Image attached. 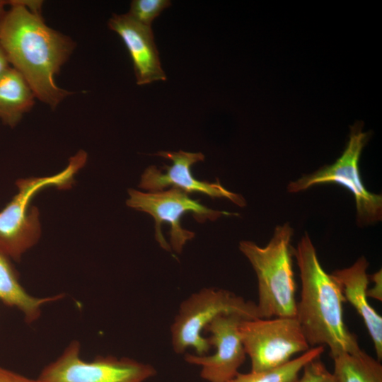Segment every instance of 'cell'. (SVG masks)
Masks as SVG:
<instances>
[{
  "instance_id": "4fadbf2b",
  "label": "cell",
  "mask_w": 382,
  "mask_h": 382,
  "mask_svg": "<svg viewBox=\"0 0 382 382\" xmlns=\"http://www.w3.org/2000/svg\"><path fill=\"white\" fill-rule=\"evenodd\" d=\"M369 262L361 256L349 267L333 271L330 274L340 287L345 301L350 303L363 319L372 340L377 359H382V317L368 301Z\"/></svg>"
},
{
  "instance_id": "e0dca14e",
  "label": "cell",
  "mask_w": 382,
  "mask_h": 382,
  "mask_svg": "<svg viewBox=\"0 0 382 382\" xmlns=\"http://www.w3.org/2000/svg\"><path fill=\"white\" fill-rule=\"evenodd\" d=\"M324 349L323 346L314 347L281 366L265 371L238 373L226 382H295L304 366L320 357Z\"/></svg>"
},
{
  "instance_id": "9a60e30c",
  "label": "cell",
  "mask_w": 382,
  "mask_h": 382,
  "mask_svg": "<svg viewBox=\"0 0 382 382\" xmlns=\"http://www.w3.org/2000/svg\"><path fill=\"white\" fill-rule=\"evenodd\" d=\"M35 96L23 76L10 66L0 76V120L16 127L35 103Z\"/></svg>"
},
{
  "instance_id": "5bb4252c",
  "label": "cell",
  "mask_w": 382,
  "mask_h": 382,
  "mask_svg": "<svg viewBox=\"0 0 382 382\" xmlns=\"http://www.w3.org/2000/svg\"><path fill=\"white\" fill-rule=\"evenodd\" d=\"M63 296L61 294L43 298L31 296L20 284L10 258L0 250V301L21 311L26 323H32L39 318L44 304Z\"/></svg>"
},
{
  "instance_id": "9c48e42d",
  "label": "cell",
  "mask_w": 382,
  "mask_h": 382,
  "mask_svg": "<svg viewBox=\"0 0 382 382\" xmlns=\"http://www.w3.org/2000/svg\"><path fill=\"white\" fill-rule=\"evenodd\" d=\"M81 345L72 341L40 374V382H145L156 374L151 364L129 357L98 356L87 361L80 357Z\"/></svg>"
},
{
  "instance_id": "7402d4cb",
  "label": "cell",
  "mask_w": 382,
  "mask_h": 382,
  "mask_svg": "<svg viewBox=\"0 0 382 382\" xmlns=\"http://www.w3.org/2000/svg\"><path fill=\"white\" fill-rule=\"evenodd\" d=\"M10 66L7 57L0 45V76Z\"/></svg>"
},
{
  "instance_id": "3957f363",
  "label": "cell",
  "mask_w": 382,
  "mask_h": 382,
  "mask_svg": "<svg viewBox=\"0 0 382 382\" xmlns=\"http://www.w3.org/2000/svg\"><path fill=\"white\" fill-rule=\"evenodd\" d=\"M294 229L286 222L276 226L264 247L250 241L239 243V250L248 260L257 279L260 318L296 317V282L292 268Z\"/></svg>"
},
{
  "instance_id": "7c38bea8",
  "label": "cell",
  "mask_w": 382,
  "mask_h": 382,
  "mask_svg": "<svg viewBox=\"0 0 382 382\" xmlns=\"http://www.w3.org/2000/svg\"><path fill=\"white\" fill-rule=\"evenodd\" d=\"M108 27L117 33L132 58L137 83L144 85L166 80L161 68L152 29L132 19L126 14H113Z\"/></svg>"
},
{
  "instance_id": "277c9868",
  "label": "cell",
  "mask_w": 382,
  "mask_h": 382,
  "mask_svg": "<svg viewBox=\"0 0 382 382\" xmlns=\"http://www.w3.org/2000/svg\"><path fill=\"white\" fill-rule=\"evenodd\" d=\"M87 154L81 150L69 158L67 166L57 174L19 179L18 192L0 212V250L9 258L19 261L33 247L41 234L38 209L30 205L31 199L47 187L66 188L74 175L85 165Z\"/></svg>"
},
{
  "instance_id": "2e32d148",
  "label": "cell",
  "mask_w": 382,
  "mask_h": 382,
  "mask_svg": "<svg viewBox=\"0 0 382 382\" xmlns=\"http://www.w3.org/2000/svg\"><path fill=\"white\" fill-rule=\"evenodd\" d=\"M336 382H382L381 361L361 349L331 356Z\"/></svg>"
},
{
  "instance_id": "ba28073f",
  "label": "cell",
  "mask_w": 382,
  "mask_h": 382,
  "mask_svg": "<svg viewBox=\"0 0 382 382\" xmlns=\"http://www.w3.org/2000/svg\"><path fill=\"white\" fill-rule=\"evenodd\" d=\"M238 330L251 371L274 369L311 348L296 317L243 319Z\"/></svg>"
},
{
  "instance_id": "ac0fdd59",
  "label": "cell",
  "mask_w": 382,
  "mask_h": 382,
  "mask_svg": "<svg viewBox=\"0 0 382 382\" xmlns=\"http://www.w3.org/2000/svg\"><path fill=\"white\" fill-rule=\"evenodd\" d=\"M170 4L168 0H134L127 14L137 23L151 28L153 21Z\"/></svg>"
},
{
  "instance_id": "603a6c76",
  "label": "cell",
  "mask_w": 382,
  "mask_h": 382,
  "mask_svg": "<svg viewBox=\"0 0 382 382\" xmlns=\"http://www.w3.org/2000/svg\"><path fill=\"white\" fill-rule=\"evenodd\" d=\"M8 5V1L0 0V25Z\"/></svg>"
},
{
  "instance_id": "52a82bcc",
  "label": "cell",
  "mask_w": 382,
  "mask_h": 382,
  "mask_svg": "<svg viewBox=\"0 0 382 382\" xmlns=\"http://www.w3.org/2000/svg\"><path fill=\"white\" fill-rule=\"evenodd\" d=\"M127 205L146 212L155 221V237L161 247L168 251L171 248L181 253L186 243L195 237V233L181 226V218L192 213L199 223L215 221L222 216L238 215L224 211L212 209L190 197L189 194L173 187L158 192L128 190Z\"/></svg>"
},
{
  "instance_id": "6da1fadb",
  "label": "cell",
  "mask_w": 382,
  "mask_h": 382,
  "mask_svg": "<svg viewBox=\"0 0 382 382\" xmlns=\"http://www.w3.org/2000/svg\"><path fill=\"white\" fill-rule=\"evenodd\" d=\"M0 25V45L8 62L25 79L35 98L52 109L71 93L55 76L75 47L68 36L47 26L21 0L8 1Z\"/></svg>"
},
{
  "instance_id": "44dd1931",
  "label": "cell",
  "mask_w": 382,
  "mask_h": 382,
  "mask_svg": "<svg viewBox=\"0 0 382 382\" xmlns=\"http://www.w3.org/2000/svg\"><path fill=\"white\" fill-rule=\"evenodd\" d=\"M0 382H40L0 366Z\"/></svg>"
},
{
  "instance_id": "ffe728a7",
  "label": "cell",
  "mask_w": 382,
  "mask_h": 382,
  "mask_svg": "<svg viewBox=\"0 0 382 382\" xmlns=\"http://www.w3.org/2000/svg\"><path fill=\"white\" fill-rule=\"evenodd\" d=\"M371 280L374 282V286L371 289H367L368 298H373L378 301H382V272L378 270L370 277Z\"/></svg>"
},
{
  "instance_id": "8fae6325",
  "label": "cell",
  "mask_w": 382,
  "mask_h": 382,
  "mask_svg": "<svg viewBox=\"0 0 382 382\" xmlns=\"http://www.w3.org/2000/svg\"><path fill=\"white\" fill-rule=\"evenodd\" d=\"M156 155L170 160L172 165H163L161 168L155 166L146 168L141 175L139 185L141 189L147 192H158L173 187L189 195L195 192L212 199L226 198L241 207L246 205V201L241 195L228 190L218 179L215 183H210L199 180L192 175V165L204 159L202 153L161 151Z\"/></svg>"
},
{
  "instance_id": "30bf717a",
  "label": "cell",
  "mask_w": 382,
  "mask_h": 382,
  "mask_svg": "<svg viewBox=\"0 0 382 382\" xmlns=\"http://www.w3.org/2000/svg\"><path fill=\"white\" fill-rule=\"evenodd\" d=\"M245 318L238 313H221L204 328L210 332L209 345L216 349L212 355L185 354V361L200 367L199 375L207 382H226L238 374L246 353L240 336L239 325Z\"/></svg>"
},
{
  "instance_id": "7a4b0ae2",
  "label": "cell",
  "mask_w": 382,
  "mask_h": 382,
  "mask_svg": "<svg viewBox=\"0 0 382 382\" xmlns=\"http://www.w3.org/2000/svg\"><path fill=\"white\" fill-rule=\"evenodd\" d=\"M293 254L301 281L296 318L310 347L328 346L330 356L359 350L357 337L344 321L342 304L345 300L340 287L321 266L307 232Z\"/></svg>"
},
{
  "instance_id": "d6986e66",
  "label": "cell",
  "mask_w": 382,
  "mask_h": 382,
  "mask_svg": "<svg viewBox=\"0 0 382 382\" xmlns=\"http://www.w3.org/2000/svg\"><path fill=\"white\" fill-rule=\"evenodd\" d=\"M295 382H336V380L318 357L304 366L300 379Z\"/></svg>"
},
{
  "instance_id": "8992f818",
  "label": "cell",
  "mask_w": 382,
  "mask_h": 382,
  "mask_svg": "<svg viewBox=\"0 0 382 382\" xmlns=\"http://www.w3.org/2000/svg\"><path fill=\"white\" fill-rule=\"evenodd\" d=\"M368 139L369 133L363 130L362 124L355 123L350 129L347 143L341 156L333 163L291 181L287 185V191L296 193L314 185L336 183L353 195L358 226H364L381 221L382 196L365 187L359 172V159Z\"/></svg>"
},
{
  "instance_id": "5b68a950",
  "label": "cell",
  "mask_w": 382,
  "mask_h": 382,
  "mask_svg": "<svg viewBox=\"0 0 382 382\" xmlns=\"http://www.w3.org/2000/svg\"><path fill=\"white\" fill-rule=\"evenodd\" d=\"M221 313H238L246 319L260 318L255 303L226 289L202 288L180 305L170 326L173 351L183 354L192 347L197 355L207 354L212 347L202 332Z\"/></svg>"
}]
</instances>
